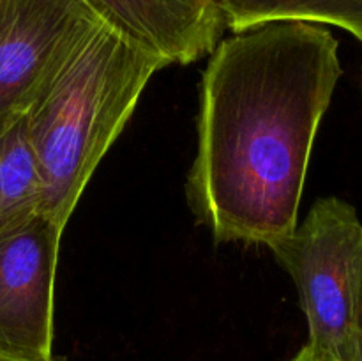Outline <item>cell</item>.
<instances>
[{"instance_id":"6da1fadb","label":"cell","mask_w":362,"mask_h":361,"mask_svg":"<svg viewBox=\"0 0 362 361\" xmlns=\"http://www.w3.org/2000/svg\"><path fill=\"white\" fill-rule=\"evenodd\" d=\"M343 69L308 21H269L218 42L202 74L187 204L216 243L269 246L297 227L311 151Z\"/></svg>"},{"instance_id":"7a4b0ae2","label":"cell","mask_w":362,"mask_h":361,"mask_svg":"<svg viewBox=\"0 0 362 361\" xmlns=\"http://www.w3.org/2000/svg\"><path fill=\"white\" fill-rule=\"evenodd\" d=\"M168 66L103 21L81 42L25 113L41 180L42 216L66 229L144 88Z\"/></svg>"},{"instance_id":"3957f363","label":"cell","mask_w":362,"mask_h":361,"mask_svg":"<svg viewBox=\"0 0 362 361\" xmlns=\"http://www.w3.org/2000/svg\"><path fill=\"white\" fill-rule=\"evenodd\" d=\"M361 234L356 207L325 197L315 202L303 225L267 246L297 287L308 322L306 345L338 361H362Z\"/></svg>"},{"instance_id":"277c9868","label":"cell","mask_w":362,"mask_h":361,"mask_svg":"<svg viewBox=\"0 0 362 361\" xmlns=\"http://www.w3.org/2000/svg\"><path fill=\"white\" fill-rule=\"evenodd\" d=\"M99 23L83 0H0V119L25 115Z\"/></svg>"},{"instance_id":"5b68a950","label":"cell","mask_w":362,"mask_h":361,"mask_svg":"<svg viewBox=\"0 0 362 361\" xmlns=\"http://www.w3.org/2000/svg\"><path fill=\"white\" fill-rule=\"evenodd\" d=\"M64 229L39 214L0 239V354L52 360Z\"/></svg>"},{"instance_id":"8992f818","label":"cell","mask_w":362,"mask_h":361,"mask_svg":"<svg viewBox=\"0 0 362 361\" xmlns=\"http://www.w3.org/2000/svg\"><path fill=\"white\" fill-rule=\"evenodd\" d=\"M92 13L168 64L187 66L211 55L225 21L216 0H83Z\"/></svg>"},{"instance_id":"52a82bcc","label":"cell","mask_w":362,"mask_h":361,"mask_svg":"<svg viewBox=\"0 0 362 361\" xmlns=\"http://www.w3.org/2000/svg\"><path fill=\"white\" fill-rule=\"evenodd\" d=\"M42 214V191L25 115L0 119V239Z\"/></svg>"},{"instance_id":"ba28073f","label":"cell","mask_w":362,"mask_h":361,"mask_svg":"<svg viewBox=\"0 0 362 361\" xmlns=\"http://www.w3.org/2000/svg\"><path fill=\"white\" fill-rule=\"evenodd\" d=\"M225 27L243 32L269 21L334 25L362 42V0H216Z\"/></svg>"},{"instance_id":"9c48e42d","label":"cell","mask_w":362,"mask_h":361,"mask_svg":"<svg viewBox=\"0 0 362 361\" xmlns=\"http://www.w3.org/2000/svg\"><path fill=\"white\" fill-rule=\"evenodd\" d=\"M292 361H338L334 360V357L327 356V354H322L318 353V350L311 349L310 345H304L303 349L297 353V356L293 357Z\"/></svg>"},{"instance_id":"30bf717a","label":"cell","mask_w":362,"mask_h":361,"mask_svg":"<svg viewBox=\"0 0 362 361\" xmlns=\"http://www.w3.org/2000/svg\"><path fill=\"white\" fill-rule=\"evenodd\" d=\"M357 283H359V317L362 324V234L357 248Z\"/></svg>"},{"instance_id":"8fae6325","label":"cell","mask_w":362,"mask_h":361,"mask_svg":"<svg viewBox=\"0 0 362 361\" xmlns=\"http://www.w3.org/2000/svg\"><path fill=\"white\" fill-rule=\"evenodd\" d=\"M0 361H67V360L60 356H53L52 360H27V357H16V356H7V354H0Z\"/></svg>"}]
</instances>
